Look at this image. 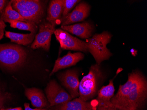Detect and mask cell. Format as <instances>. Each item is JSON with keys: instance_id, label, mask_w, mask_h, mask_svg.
<instances>
[{"instance_id": "6da1fadb", "label": "cell", "mask_w": 147, "mask_h": 110, "mask_svg": "<svg viewBox=\"0 0 147 110\" xmlns=\"http://www.w3.org/2000/svg\"><path fill=\"white\" fill-rule=\"evenodd\" d=\"M147 101V79L134 70L128 74L127 82L120 85L111 102L119 110H144Z\"/></svg>"}, {"instance_id": "277c9868", "label": "cell", "mask_w": 147, "mask_h": 110, "mask_svg": "<svg viewBox=\"0 0 147 110\" xmlns=\"http://www.w3.org/2000/svg\"><path fill=\"white\" fill-rule=\"evenodd\" d=\"M11 6L26 21L40 24L42 21L45 4L39 0H11Z\"/></svg>"}, {"instance_id": "44dd1931", "label": "cell", "mask_w": 147, "mask_h": 110, "mask_svg": "<svg viewBox=\"0 0 147 110\" xmlns=\"http://www.w3.org/2000/svg\"><path fill=\"white\" fill-rule=\"evenodd\" d=\"M11 94L6 91L0 84V110L2 109L5 104L11 100Z\"/></svg>"}, {"instance_id": "8fae6325", "label": "cell", "mask_w": 147, "mask_h": 110, "mask_svg": "<svg viewBox=\"0 0 147 110\" xmlns=\"http://www.w3.org/2000/svg\"><path fill=\"white\" fill-rule=\"evenodd\" d=\"M90 9V6L87 3L81 2L71 12L61 19V26L69 25L71 24L83 21L89 16Z\"/></svg>"}, {"instance_id": "d4e9b609", "label": "cell", "mask_w": 147, "mask_h": 110, "mask_svg": "<svg viewBox=\"0 0 147 110\" xmlns=\"http://www.w3.org/2000/svg\"><path fill=\"white\" fill-rule=\"evenodd\" d=\"M24 106L25 107V110H49V108L40 109V108H35V109H33L30 107L29 104H28V103H25Z\"/></svg>"}, {"instance_id": "7402d4cb", "label": "cell", "mask_w": 147, "mask_h": 110, "mask_svg": "<svg viewBox=\"0 0 147 110\" xmlns=\"http://www.w3.org/2000/svg\"><path fill=\"white\" fill-rule=\"evenodd\" d=\"M98 105L96 110H119L111 102H103L98 101Z\"/></svg>"}, {"instance_id": "30bf717a", "label": "cell", "mask_w": 147, "mask_h": 110, "mask_svg": "<svg viewBox=\"0 0 147 110\" xmlns=\"http://www.w3.org/2000/svg\"><path fill=\"white\" fill-rule=\"evenodd\" d=\"M98 105V102L96 99L84 101L78 97L49 109V110H96Z\"/></svg>"}, {"instance_id": "d6986e66", "label": "cell", "mask_w": 147, "mask_h": 110, "mask_svg": "<svg viewBox=\"0 0 147 110\" xmlns=\"http://www.w3.org/2000/svg\"><path fill=\"white\" fill-rule=\"evenodd\" d=\"M11 27L20 30L30 31V33L36 34L38 25L28 21H11L9 22Z\"/></svg>"}, {"instance_id": "ba28073f", "label": "cell", "mask_w": 147, "mask_h": 110, "mask_svg": "<svg viewBox=\"0 0 147 110\" xmlns=\"http://www.w3.org/2000/svg\"><path fill=\"white\" fill-rule=\"evenodd\" d=\"M46 98L49 103V108L61 104H64L72 100L70 94L55 80L50 81L45 90Z\"/></svg>"}, {"instance_id": "9c48e42d", "label": "cell", "mask_w": 147, "mask_h": 110, "mask_svg": "<svg viewBox=\"0 0 147 110\" xmlns=\"http://www.w3.org/2000/svg\"><path fill=\"white\" fill-rule=\"evenodd\" d=\"M58 78L62 84L66 88L72 99L79 97V86L80 84L78 74L76 70H68L59 73L57 74Z\"/></svg>"}, {"instance_id": "e0dca14e", "label": "cell", "mask_w": 147, "mask_h": 110, "mask_svg": "<svg viewBox=\"0 0 147 110\" xmlns=\"http://www.w3.org/2000/svg\"><path fill=\"white\" fill-rule=\"evenodd\" d=\"M114 78L109 80V83L106 86L101 87L97 93V97L96 99L98 101L103 102H111L113 96L115 95Z\"/></svg>"}, {"instance_id": "7a4b0ae2", "label": "cell", "mask_w": 147, "mask_h": 110, "mask_svg": "<svg viewBox=\"0 0 147 110\" xmlns=\"http://www.w3.org/2000/svg\"><path fill=\"white\" fill-rule=\"evenodd\" d=\"M105 79V76L100 65L97 63L92 65L88 74L80 82L79 97L84 101L94 99Z\"/></svg>"}, {"instance_id": "7c38bea8", "label": "cell", "mask_w": 147, "mask_h": 110, "mask_svg": "<svg viewBox=\"0 0 147 110\" xmlns=\"http://www.w3.org/2000/svg\"><path fill=\"white\" fill-rule=\"evenodd\" d=\"M84 57V54L81 52L76 53L68 52L64 57L59 58L56 60L49 76H51L59 70L76 65L79 61L82 60Z\"/></svg>"}, {"instance_id": "3957f363", "label": "cell", "mask_w": 147, "mask_h": 110, "mask_svg": "<svg viewBox=\"0 0 147 110\" xmlns=\"http://www.w3.org/2000/svg\"><path fill=\"white\" fill-rule=\"evenodd\" d=\"M28 53L24 47L15 44H0V66L10 70L20 67L26 62Z\"/></svg>"}, {"instance_id": "ac0fdd59", "label": "cell", "mask_w": 147, "mask_h": 110, "mask_svg": "<svg viewBox=\"0 0 147 110\" xmlns=\"http://www.w3.org/2000/svg\"><path fill=\"white\" fill-rule=\"evenodd\" d=\"M5 22L9 23L11 21H28L25 20L16 11L12 8L11 1H9L4 11V13L0 17Z\"/></svg>"}, {"instance_id": "ffe728a7", "label": "cell", "mask_w": 147, "mask_h": 110, "mask_svg": "<svg viewBox=\"0 0 147 110\" xmlns=\"http://www.w3.org/2000/svg\"><path fill=\"white\" fill-rule=\"evenodd\" d=\"M78 0H63V13L62 19L69 13L70 11L79 2Z\"/></svg>"}, {"instance_id": "2e32d148", "label": "cell", "mask_w": 147, "mask_h": 110, "mask_svg": "<svg viewBox=\"0 0 147 110\" xmlns=\"http://www.w3.org/2000/svg\"><path fill=\"white\" fill-rule=\"evenodd\" d=\"M6 37L11 40V42L19 45H27L31 44L34 40L36 34H23L14 33L10 31H5Z\"/></svg>"}, {"instance_id": "603a6c76", "label": "cell", "mask_w": 147, "mask_h": 110, "mask_svg": "<svg viewBox=\"0 0 147 110\" xmlns=\"http://www.w3.org/2000/svg\"><path fill=\"white\" fill-rule=\"evenodd\" d=\"M6 25L3 20L0 19V40L3 38Z\"/></svg>"}, {"instance_id": "8992f818", "label": "cell", "mask_w": 147, "mask_h": 110, "mask_svg": "<svg viewBox=\"0 0 147 110\" xmlns=\"http://www.w3.org/2000/svg\"><path fill=\"white\" fill-rule=\"evenodd\" d=\"M56 26L44 20L39 26V32L35 35L34 41L31 45V49H36L42 48L48 52L50 49L52 34H54Z\"/></svg>"}, {"instance_id": "4316f807", "label": "cell", "mask_w": 147, "mask_h": 110, "mask_svg": "<svg viewBox=\"0 0 147 110\" xmlns=\"http://www.w3.org/2000/svg\"><path fill=\"white\" fill-rule=\"evenodd\" d=\"M4 110V109H1V110Z\"/></svg>"}, {"instance_id": "52a82bcc", "label": "cell", "mask_w": 147, "mask_h": 110, "mask_svg": "<svg viewBox=\"0 0 147 110\" xmlns=\"http://www.w3.org/2000/svg\"><path fill=\"white\" fill-rule=\"evenodd\" d=\"M54 34L63 49L84 53L88 52L86 42L72 36L67 31L61 29H57Z\"/></svg>"}, {"instance_id": "cb8c5ba5", "label": "cell", "mask_w": 147, "mask_h": 110, "mask_svg": "<svg viewBox=\"0 0 147 110\" xmlns=\"http://www.w3.org/2000/svg\"><path fill=\"white\" fill-rule=\"evenodd\" d=\"M8 1L5 0H0V17L3 14L7 5H8Z\"/></svg>"}, {"instance_id": "5b68a950", "label": "cell", "mask_w": 147, "mask_h": 110, "mask_svg": "<svg viewBox=\"0 0 147 110\" xmlns=\"http://www.w3.org/2000/svg\"><path fill=\"white\" fill-rule=\"evenodd\" d=\"M112 35L107 31L96 34L86 42L88 51L96 61L100 64L104 60L109 59L112 55L107 45L110 42Z\"/></svg>"}, {"instance_id": "4fadbf2b", "label": "cell", "mask_w": 147, "mask_h": 110, "mask_svg": "<svg viewBox=\"0 0 147 110\" xmlns=\"http://www.w3.org/2000/svg\"><path fill=\"white\" fill-rule=\"evenodd\" d=\"M61 29L68 33L75 34L83 39L90 38L93 30V26L88 22L70 25L61 26Z\"/></svg>"}, {"instance_id": "9a60e30c", "label": "cell", "mask_w": 147, "mask_h": 110, "mask_svg": "<svg viewBox=\"0 0 147 110\" xmlns=\"http://www.w3.org/2000/svg\"><path fill=\"white\" fill-rule=\"evenodd\" d=\"M63 13V0H53L50 1L47 10L46 21L56 26L61 20Z\"/></svg>"}, {"instance_id": "5bb4252c", "label": "cell", "mask_w": 147, "mask_h": 110, "mask_svg": "<svg viewBox=\"0 0 147 110\" xmlns=\"http://www.w3.org/2000/svg\"><path fill=\"white\" fill-rule=\"evenodd\" d=\"M25 94L31 101L34 107L40 109L49 108L48 101L41 89L36 88H26L25 91Z\"/></svg>"}, {"instance_id": "484cf974", "label": "cell", "mask_w": 147, "mask_h": 110, "mask_svg": "<svg viewBox=\"0 0 147 110\" xmlns=\"http://www.w3.org/2000/svg\"><path fill=\"white\" fill-rule=\"evenodd\" d=\"M4 110H23V109H22V107H18L14 108H9V109H4Z\"/></svg>"}]
</instances>
